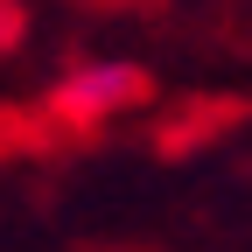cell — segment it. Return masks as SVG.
Segmentation results:
<instances>
[{
    "mask_svg": "<svg viewBox=\"0 0 252 252\" xmlns=\"http://www.w3.org/2000/svg\"><path fill=\"white\" fill-rule=\"evenodd\" d=\"M140 98H147V77L133 70V63H91V70H77V77L56 84L49 112L70 119V126H98V119H112V112H126V105H140Z\"/></svg>",
    "mask_w": 252,
    "mask_h": 252,
    "instance_id": "obj_1",
    "label": "cell"
},
{
    "mask_svg": "<svg viewBox=\"0 0 252 252\" xmlns=\"http://www.w3.org/2000/svg\"><path fill=\"white\" fill-rule=\"evenodd\" d=\"M21 28H28L21 0H0V49H14V42H21Z\"/></svg>",
    "mask_w": 252,
    "mask_h": 252,
    "instance_id": "obj_2",
    "label": "cell"
}]
</instances>
